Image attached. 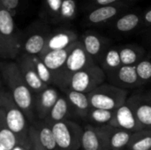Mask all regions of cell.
Wrapping results in <instances>:
<instances>
[{
  "label": "cell",
  "instance_id": "cell-21",
  "mask_svg": "<svg viewBox=\"0 0 151 150\" xmlns=\"http://www.w3.org/2000/svg\"><path fill=\"white\" fill-rule=\"evenodd\" d=\"M70 112L71 107L66 96L60 95L58 102L50 111L49 116L43 121H45L48 125L52 126L55 123L67 120L66 118L70 115Z\"/></svg>",
  "mask_w": 151,
  "mask_h": 150
},
{
  "label": "cell",
  "instance_id": "cell-9",
  "mask_svg": "<svg viewBox=\"0 0 151 150\" xmlns=\"http://www.w3.org/2000/svg\"><path fill=\"white\" fill-rule=\"evenodd\" d=\"M113 126H88L82 133V150H110L109 139Z\"/></svg>",
  "mask_w": 151,
  "mask_h": 150
},
{
  "label": "cell",
  "instance_id": "cell-17",
  "mask_svg": "<svg viewBox=\"0 0 151 150\" xmlns=\"http://www.w3.org/2000/svg\"><path fill=\"white\" fill-rule=\"evenodd\" d=\"M73 45L65 50L49 51V52L40 56L39 57L42 59V61L44 63V65L50 70L52 74H56V73L59 72L65 67L67 57L69 56V53L71 51Z\"/></svg>",
  "mask_w": 151,
  "mask_h": 150
},
{
  "label": "cell",
  "instance_id": "cell-36",
  "mask_svg": "<svg viewBox=\"0 0 151 150\" xmlns=\"http://www.w3.org/2000/svg\"><path fill=\"white\" fill-rule=\"evenodd\" d=\"M142 19H143V27L147 29L151 28V7L150 9L146 10L142 13Z\"/></svg>",
  "mask_w": 151,
  "mask_h": 150
},
{
  "label": "cell",
  "instance_id": "cell-4",
  "mask_svg": "<svg viewBox=\"0 0 151 150\" xmlns=\"http://www.w3.org/2000/svg\"><path fill=\"white\" fill-rule=\"evenodd\" d=\"M94 65H96L94 59L88 54L81 41L78 40L71 49L65 67L59 72L53 74V85L63 88L72 74Z\"/></svg>",
  "mask_w": 151,
  "mask_h": 150
},
{
  "label": "cell",
  "instance_id": "cell-19",
  "mask_svg": "<svg viewBox=\"0 0 151 150\" xmlns=\"http://www.w3.org/2000/svg\"><path fill=\"white\" fill-rule=\"evenodd\" d=\"M65 94L70 105L73 107V111H75L79 117L87 118L88 114L92 108L88 95L73 90H67Z\"/></svg>",
  "mask_w": 151,
  "mask_h": 150
},
{
  "label": "cell",
  "instance_id": "cell-29",
  "mask_svg": "<svg viewBox=\"0 0 151 150\" xmlns=\"http://www.w3.org/2000/svg\"><path fill=\"white\" fill-rule=\"evenodd\" d=\"M76 2L75 0H63L59 15L55 23L69 22L73 20L76 15Z\"/></svg>",
  "mask_w": 151,
  "mask_h": 150
},
{
  "label": "cell",
  "instance_id": "cell-11",
  "mask_svg": "<svg viewBox=\"0 0 151 150\" xmlns=\"http://www.w3.org/2000/svg\"><path fill=\"white\" fill-rule=\"evenodd\" d=\"M127 4L121 2L116 4L101 6L95 9H91L84 18L86 23L93 26L103 25L109 21L116 19L119 15L124 13L127 8Z\"/></svg>",
  "mask_w": 151,
  "mask_h": 150
},
{
  "label": "cell",
  "instance_id": "cell-33",
  "mask_svg": "<svg viewBox=\"0 0 151 150\" xmlns=\"http://www.w3.org/2000/svg\"><path fill=\"white\" fill-rule=\"evenodd\" d=\"M20 0H0V8L8 11L12 15H15L19 7Z\"/></svg>",
  "mask_w": 151,
  "mask_h": 150
},
{
  "label": "cell",
  "instance_id": "cell-1",
  "mask_svg": "<svg viewBox=\"0 0 151 150\" xmlns=\"http://www.w3.org/2000/svg\"><path fill=\"white\" fill-rule=\"evenodd\" d=\"M1 72L3 79L7 84L16 104L30 122L35 123L36 115L34 94L22 77L17 63L3 60L1 63Z\"/></svg>",
  "mask_w": 151,
  "mask_h": 150
},
{
  "label": "cell",
  "instance_id": "cell-24",
  "mask_svg": "<svg viewBox=\"0 0 151 150\" xmlns=\"http://www.w3.org/2000/svg\"><path fill=\"white\" fill-rule=\"evenodd\" d=\"M117 81L127 87H133L139 83L140 79L136 72L135 65H121L114 72Z\"/></svg>",
  "mask_w": 151,
  "mask_h": 150
},
{
  "label": "cell",
  "instance_id": "cell-22",
  "mask_svg": "<svg viewBox=\"0 0 151 150\" xmlns=\"http://www.w3.org/2000/svg\"><path fill=\"white\" fill-rule=\"evenodd\" d=\"M122 65H136L142 58L145 50L142 47L134 44H127L119 47Z\"/></svg>",
  "mask_w": 151,
  "mask_h": 150
},
{
  "label": "cell",
  "instance_id": "cell-13",
  "mask_svg": "<svg viewBox=\"0 0 151 150\" xmlns=\"http://www.w3.org/2000/svg\"><path fill=\"white\" fill-rule=\"evenodd\" d=\"M59 97V92L50 86L35 95V111L39 120H44L49 116Z\"/></svg>",
  "mask_w": 151,
  "mask_h": 150
},
{
  "label": "cell",
  "instance_id": "cell-18",
  "mask_svg": "<svg viewBox=\"0 0 151 150\" xmlns=\"http://www.w3.org/2000/svg\"><path fill=\"white\" fill-rule=\"evenodd\" d=\"M128 103L132 107L139 123L146 130L151 128V100L140 97L130 100Z\"/></svg>",
  "mask_w": 151,
  "mask_h": 150
},
{
  "label": "cell",
  "instance_id": "cell-37",
  "mask_svg": "<svg viewBox=\"0 0 151 150\" xmlns=\"http://www.w3.org/2000/svg\"><path fill=\"white\" fill-rule=\"evenodd\" d=\"M146 39L148 42H150L151 43V28L150 29H147L146 30Z\"/></svg>",
  "mask_w": 151,
  "mask_h": 150
},
{
  "label": "cell",
  "instance_id": "cell-28",
  "mask_svg": "<svg viewBox=\"0 0 151 150\" xmlns=\"http://www.w3.org/2000/svg\"><path fill=\"white\" fill-rule=\"evenodd\" d=\"M128 147L130 150H150L151 131L142 130L134 133Z\"/></svg>",
  "mask_w": 151,
  "mask_h": 150
},
{
  "label": "cell",
  "instance_id": "cell-16",
  "mask_svg": "<svg viewBox=\"0 0 151 150\" xmlns=\"http://www.w3.org/2000/svg\"><path fill=\"white\" fill-rule=\"evenodd\" d=\"M143 25L142 13L140 11L124 12L112 23L114 29L119 33H130Z\"/></svg>",
  "mask_w": 151,
  "mask_h": 150
},
{
  "label": "cell",
  "instance_id": "cell-38",
  "mask_svg": "<svg viewBox=\"0 0 151 150\" xmlns=\"http://www.w3.org/2000/svg\"><path fill=\"white\" fill-rule=\"evenodd\" d=\"M127 1H128V0H127Z\"/></svg>",
  "mask_w": 151,
  "mask_h": 150
},
{
  "label": "cell",
  "instance_id": "cell-6",
  "mask_svg": "<svg viewBox=\"0 0 151 150\" xmlns=\"http://www.w3.org/2000/svg\"><path fill=\"white\" fill-rule=\"evenodd\" d=\"M50 33V26L45 20L34 21L22 32L21 52L39 57L46 46Z\"/></svg>",
  "mask_w": 151,
  "mask_h": 150
},
{
  "label": "cell",
  "instance_id": "cell-10",
  "mask_svg": "<svg viewBox=\"0 0 151 150\" xmlns=\"http://www.w3.org/2000/svg\"><path fill=\"white\" fill-rule=\"evenodd\" d=\"M16 59V63L19 66L21 75L24 78L27 86L32 90L35 97V95L45 89L48 85L43 83L39 78L32 60V56L21 52Z\"/></svg>",
  "mask_w": 151,
  "mask_h": 150
},
{
  "label": "cell",
  "instance_id": "cell-31",
  "mask_svg": "<svg viewBox=\"0 0 151 150\" xmlns=\"http://www.w3.org/2000/svg\"><path fill=\"white\" fill-rule=\"evenodd\" d=\"M136 72L141 81L151 80V59L142 58L136 65Z\"/></svg>",
  "mask_w": 151,
  "mask_h": 150
},
{
  "label": "cell",
  "instance_id": "cell-32",
  "mask_svg": "<svg viewBox=\"0 0 151 150\" xmlns=\"http://www.w3.org/2000/svg\"><path fill=\"white\" fill-rule=\"evenodd\" d=\"M45 3L48 11L47 12L51 18V20L55 23L59 15L63 0H45Z\"/></svg>",
  "mask_w": 151,
  "mask_h": 150
},
{
  "label": "cell",
  "instance_id": "cell-3",
  "mask_svg": "<svg viewBox=\"0 0 151 150\" xmlns=\"http://www.w3.org/2000/svg\"><path fill=\"white\" fill-rule=\"evenodd\" d=\"M22 32L18 28L13 15L0 8V56L3 60L17 58L21 53Z\"/></svg>",
  "mask_w": 151,
  "mask_h": 150
},
{
  "label": "cell",
  "instance_id": "cell-27",
  "mask_svg": "<svg viewBox=\"0 0 151 150\" xmlns=\"http://www.w3.org/2000/svg\"><path fill=\"white\" fill-rule=\"evenodd\" d=\"M0 147L4 150H13L19 145V139L6 126L5 121L0 117Z\"/></svg>",
  "mask_w": 151,
  "mask_h": 150
},
{
  "label": "cell",
  "instance_id": "cell-25",
  "mask_svg": "<svg viewBox=\"0 0 151 150\" xmlns=\"http://www.w3.org/2000/svg\"><path fill=\"white\" fill-rule=\"evenodd\" d=\"M102 66L107 72H114L121 65L119 47H110L101 59Z\"/></svg>",
  "mask_w": 151,
  "mask_h": 150
},
{
  "label": "cell",
  "instance_id": "cell-7",
  "mask_svg": "<svg viewBox=\"0 0 151 150\" xmlns=\"http://www.w3.org/2000/svg\"><path fill=\"white\" fill-rule=\"evenodd\" d=\"M105 80L104 70L96 65H94L87 69L72 74L66 80L64 88V92L73 90L80 93L88 94L99 86Z\"/></svg>",
  "mask_w": 151,
  "mask_h": 150
},
{
  "label": "cell",
  "instance_id": "cell-20",
  "mask_svg": "<svg viewBox=\"0 0 151 150\" xmlns=\"http://www.w3.org/2000/svg\"><path fill=\"white\" fill-rule=\"evenodd\" d=\"M40 144L45 150H58L52 128L43 120H39L33 125Z\"/></svg>",
  "mask_w": 151,
  "mask_h": 150
},
{
  "label": "cell",
  "instance_id": "cell-12",
  "mask_svg": "<svg viewBox=\"0 0 151 150\" xmlns=\"http://www.w3.org/2000/svg\"><path fill=\"white\" fill-rule=\"evenodd\" d=\"M78 41V34L72 29L66 27H59L51 31L47 41L46 46L40 56L52 50H65L71 47ZM39 56V57H40Z\"/></svg>",
  "mask_w": 151,
  "mask_h": 150
},
{
  "label": "cell",
  "instance_id": "cell-30",
  "mask_svg": "<svg viewBox=\"0 0 151 150\" xmlns=\"http://www.w3.org/2000/svg\"><path fill=\"white\" fill-rule=\"evenodd\" d=\"M32 60L36 72L42 81L48 86L53 85V74L50 70L44 65L42 59L38 56H32Z\"/></svg>",
  "mask_w": 151,
  "mask_h": 150
},
{
  "label": "cell",
  "instance_id": "cell-39",
  "mask_svg": "<svg viewBox=\"0 0 151 150\" xmlns=\"http://www.w3.org/2000/svg\"><path fill=\"white\" fill-rule=\"evenodd\" d=\"M150 150H151V149H150Z\"/></svg>",
  "mask_w": 151,
  "mask_h": 150
},
{
  "label": "cell",
  "instance_id": "cell-14",
  "mask_svg": "<svg viewBox=\"0 0 151 150\" xmlns=\"http://www.w3.org/2000/svg\"><path fill=\"white\" fill-rule=\"evenodd\" d=\"M81 41L88 54L93 59H98L100 61L105 51L110 48L109 40L93 31L85 32Z\"/></svg>",
  "mask_w": 151,
  "mask_h": 150
},
{
  "label": "cell",
  "instance_id": "cell-15",
  "mask_svg": "<svg viewBox=\"0 0 151 150\" xmlns=\"http://www.w3.org/2000/svg\"><path fill=\"white\" fill-rule=\"evenodd\" d=\"M111 126L132 133L146 130L137 120L136 116L128 103H126L116 111L115 120Z\"/></svg>",
  "mask_w": 151,
  "mask_h": 150
},
{
  "label": "cell",
  "instance_id": "cell-34",
  "mask_svg": "<svg viewBox=\"0 0 151 150\" xmlns=\"http://www.w3.org/2000/svg\"><path fill=\"white\" fill-rule=\"evenodd\" d=\"M29 142H30V150H45L40 144L33 126L29 127Z\"/></svg>",
  "mask_w": 151,
  "mask_h": 150
},
{
  "label": "cell",
  "instance_id": "cell-23",
  "mask_svg": "<svg viewBox=\"0 0 151 150\" xmlns=\"http://www.w3.org/2000/svg\"><path fill=\"white\" fill-rule=\"evenodd\" d=\"M134 133L120 128L112 127L109 139L110 150H122L126 147L129 146Z\"/></svg>",
  "mask_w": 151,
  "mask_h": 150
},
{
  "label": "cell",
  "instance_id": "cell-26",
  "mask_svg": "<svg viewBox=\"0 0 151 150\" xmlns=\"http://www.w3.org/2000/svg\"><path fill=\"white\" fill-rule=\"evenodd\" d=\"M115 116H116V111L91 108V110L88 114L87 119L94 124L111 126L115 120Z\"/></svg>",
  "mask_w": 151,
  "mask_h": 150
},
{
  "label": "cell",
  "instance_id": "cell-35",
  "mask_svg": "<svg viewBox=\"0 0 151 150\" xmlns=\"http://www.w3.org/2000/svg\"><path fill=\"white\" fill-rule=\"evenodd\" d=\"M122 0H90L88 4V8H97L101 6H107L111 4H116L121 3Z\"/></svg>",
  "mask_w": 151,
  "mask_h": 150
},
{
  "label": "cell",
  "instance_id": "cell-5",
  "mask_svg": "<svg viewBox=\"0 0 151 150\" xmlns=\"http://www.w3.org/2000/svg\"><path fill=\"white\" fill-rule=\"evenodd\" d=\"M127 90L111 86L102 84L88 94L92 108L116 111L127 103Z\"/></svg>",
  "mask_w": 151,
  "mask_h": 150
},
{
  "label": "cell",
  "instance_id": "cell-8",
  "mask_svg": "<svg viewBox=\"0 0 151 150\" xmlns=\"http://www.w3.org/2000/svg\"><path fill=\"white\" fill-rule=\"evenodd\" d=\"M58 150H79L83 130L75 122L65 120L50 126Z\"/></svg>",
  "mask_w": 151,
  "mask_h": 150
},
{
  "label": "cell",
  "instance_id": "cell-2",
  "mask_svg": "<svg viewBox=\"0 0 151 150\" xmlns=\"http://www.w3.org/2000/svg\"><path fill=\"white\" fill-rule=\"evenodd\" d=\"M0 117L4 118L7 127L19 139V144H29V128L27 117L16 104L10 91L2 89L0 95Z\"/></svg>",
  "mask_w": 151,
  "mask_h": 150
}]
</instances>
